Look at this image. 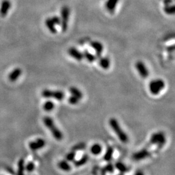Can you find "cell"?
Returning a JSON list of instances; mask_svg holds the SVG:
<instances>
[{
	"instance_id": "obj_35",
	"label": "cell",
	"mask_w": 175,
	"mask_h": 175,
	"mask_svg": "<svg viewBox=\"0 0 175 175\" xmlns=\"http://www.w3.org/2000/svg\"><path fill=\"white\" fill-rule=\"evenodd\" d=\"M118 175H124V173H121V172H120V174H118Z\"/></svg>"
},
{
	"instance_id": "obj_28",
	"label": "cell",
	"mask_w": 175,
	"mask_h": 175,
	"mask_svg": "<svg viewBox=\"0 0 175 175\" xmlns=\"http://www.w3.org/2000/svg\"><path fill=\"white\" fill-rule=\"evenodd\" d=\"M35 165L32 162H29L27 163V164L25 165V169L28 172H31L34 170Z\"/></svg>"
},
{
	"instance_id": "obj_31",
	"label": "cell",
	"mask_w": 175,
	"mask_h": 175,
	"mask_svg": "<svg viewBox=\"0 0 175 175\" xmlns=\"http://www.w3.org/2000/svg\"><path fill=\"white\" fill-rule=\"evenodd\" d=\"M53 22L56 25H60V16H53L51 17Z\"/></svg>"
},
{
	"instance_id": "obj_8",
	"label": "cell",
	"mask_w": 175,
	"mask_h": 175,
	"mask_svg": "<svg viewBox=\"0 0 175 175\" xmlns=\"http://www.w3.org/2000/svg\"><path fill=\"white\" fill-rule=\"evenodd\" d=\"M89 46L95 52V56L97 58L102 55V53L104 51V46L101 42L98 40H93L89 43Z\"/></svg>"
},
{
	"instance_id": "obj_2",
	"label": "cell",
	"mask_w": 175,
	"mask_h": 175,
	"mask_svg": "<svg viewBox=\"0 0 175 175\" xmlns=\"http://www.w3.org/2000/svg\"><path fill=\"white\" fill-rule=\"evenodd\" d=\"M43 122L45 126L49 129V131L51 132V134L53 135L54 138H55L56 140H62L63 138L62 132L56 126L53 119H52L51 117L45 116L43 119Z\"/></svg>"
},
{
	"instance_id": "obj_6",
	"label": "cell",
	"mask_w": 175,
	"mask_h": 175,
	"mask_svg": "<svg viewBox=\"0 0 175 175\" xmlns=\"http://www.w3.org/2000/svg\"><path fill=\"white\" fill-rule=\"evenodd\" d=\"M42 95L44 98H52L57 101H62L65 97V94L61 90H52L45 89L42 91Z\"/></svg>"
},
{
	"instance_id": "obj_24",
	"label": "cell",
	"mask_w": 175,
	"mask_h": 175,
	"mask_svg": "<svg viewBox=\"0 0 175 175\" xmlns=\"http://www.w3.org/2000/svg\"><path fill=\"white\" fill-rule=\"evenodd\" d=\"M55 108V104L51 101H48L45 102L43 105V108L46 112H51Z\"/></svg>"
},
{
	"instance_id": "obj_34",
	"label": "cell",
	"mask_w": 175,
	"mask_h": 175,
	"mask_svg": "<svg viewBox=\"0 0 175 175\" xmlns=\"http://www.w3.org/2000/svg\"><path fill=\"white\" fill-rule=\"evenodd\" d=\"M135 175H144V173L142 171H140V170H138V171L136 172Z\"/></svg>"
},
{
	"instance_id": "obj_27",
	"label": "cell",
	"mask_w": 175,
	"mask_h": 175,
	"mask_svg": "<svg viewBox=\"0 0 175 175\" xmlns=\"http://www.w3.org/2000/svg\"><path fill=\"white\" fill-rule=\"evenodd\" d=\"M76 152L75 151L72 150L70 151V152H68L67 154L66 155V160L68 161V162H73L75 159V156H76Z\"/></svg>"
},
{
	"instance_id": "obj_29",
	"label": "cell",
	"mask_w": 175,
	"mask_h": 175,
	"mask_svg": "<svg viewBox=\"0 0 175 175\" xmlns=\"http://www.w3.org/2000/svg\"><path fill=\"white\" fill-rule=\"evenodd\" d=\"M79 99H78L76 97L73 96L71 95V96H70V97L68 98V102H69L70 104L72 105H77L79 103Z\"/></svg>"
},
{
	"instance_id": "obj_20",
	"label": "cell",
	"mask_w": 175,
	"mask_h": 175,
	"mask_svg": "<svg viewBox=\"0 0 175 175\" xmlns=\"http://www.w3.org/2000/svg\"><path fill=\"white\" fill-rule=\"evenodd\" d=\"M88 160H89V156L88 154H84V156H82V158H80L79 160L75 161L74 162V165L77 167H81L82 165L86 164L88 162Z\"/></svg>"
},
{
	"instance_id": "obj_13",
	"label": "cell",
	"mask_w": 175,
	"mask_h": 175,
	"mask_svg": "<svg viewBox=\"0 0 175 175\" xmlns=\"http://www.w3.org/2000/svg\"><path fill=\"white\" fill-rule=\"evenodd\" d=\"M99 64L101 68L103 70H108L110 67L111 61L110 58L107 56H99Z\"/></svg>"
},
{
	"instance_id": "obj_5",
	"label": "cell",
	"mask_w": 175,
	"mask_h": 175,
	"mask_svg": "<svg viewBox=\"0 0 175 175\" xmlns=\"http://www.w3.org/2000/svg\"><path fill=\"white\" fill-rule=\"evenodd\" d=\"M60 26L62 31L65 32L68 28V23L70 21V9L68 6H63L60 9Z\"/></svg>"
},
{
	"instance_id": "obj_11",
	"label": "cell",
	"mask_w": 175,
	"mask_h": 175,
	"mask_svg": "<svg viewBox=\"0 0 175 175\" xmlns=\"http://www.w3.org/2000/svg\"><path fill=\"white\" fill-rule=\"evenodd\" d=\"M119 0H106L105 3L106 10L107 11L108 13L113 14L115 9H116L117 5L118 3H119Z\"/></svg>"
},
{
	"instance_id": "obj_1",
	"label": "cell",
	"mask_w": 175,
	"mask_h": 175,
	"mask_svg": "<svg viewBox=\"0 0 175 175\" xmlns=\"http://www.w3.org/2000/svg\"><path fill=\"white\" fill-rule=\"evenodd\" d=\"M166 143V137L163 132H158L154 133L151 136L150 140L147 145L145 147L150 151V147L152 146H157V147L161 148L165 145Z\"/></svg>"
},
{
	"instance_id": "obj_26",
	"label": "cell",
	"mask_w": 175,
	"mask_h": 175,
	"mask_svg": "<svg viewBox=\"0 0 175 175\" xmlns=\"http://www.w3.org/2000/svg\"><path fill=\"white\" fill-rule=\"evenodd\" d=\"M86 147V143L84 142H81L79 143H77L76 145H74L72 148V150L75 151V152H77V151L79 150H83Z\"/></svg>"
},
{
	"instance_id": "obj_23",
	"label": "cell",
	"mask_w": 175,
	"mask_h": 175,
	"mask_svg": "<svg viewBox=\"0 0 175 175\" xmlns=\"http://www.w3.org/2000/svg\"><path fill=\"white\" fill-rule=\"evenodd\" d=\"M18 175H24V171H25V162L23 158L18 161Z\"/></svg>"
},
{
	"instance_id": "obj_19",
	"label": "cell",
	"mask_w": 175,
	"mask_h": 175,
	"mask_svg": "<svg viewBox=\"0 0 175 175\" xmlns=\"http://www.w3.org/2000/svg\"><path fill=\"white\" fill-rule=\"evenodd\" d=\"M102 150H103L102 146H101L100 144L95 143L91 146L90 152L92 154L97 156L100 154L101 152H102Z\"/></svg>"
},
{
	"instance_id": "obj_4",
	"label": "cell",
	"mask_w": 175,
	"mask_h": 175,
	"mask_svg": "<svg viewBox=\"0 0 175 175\" xmlns=\"http://www.w3.org/2000/svg\"><path fill=\"white\" fill-rule=\"evenodd\" d=\"M165 86L164 80L162 79H156L151 80L148 84V89L150 93L154 95H158Z\"/></svg>"
},
{
	"instance_id": "obj_25",
	"label": "cell",
	"mask_w": 175,
	"mask_h": 175,
	"mask_svg": "<svg viewBox=\"0 0 175 175\" xmlns=\"http://www.w3.org/2000/svg\"><path fill=\"white\" fill-rule=\"evenodd\" d=\"M164 11L165 13L167 14V15H174L175 12L174 5L172 3L167 5H165Z\"/></svg>"
},
{
	"instance_id": "obj_7",
	"label": "cell",
	"mask_w": 175,
	"mask_h": 175,
	"mask_svg": "<svg viewBox=\"0 0 175 175\" xmlns=\"http://www.w3.org/2000/svg\"><path fill=\"white\" fill-rule=\"evenodd\" d=\"M135 68L139 75L143 78V79H146V78L148 77V75H149V71H148L146 64L143 61H137L135 64Z\"/></svg>"
},
{
	"instance_id": "obj_18",
	"label": "cell",
	"mask_w": 175,
	"mask_h": 175,
	"mask_svg": "<svg viewBox=\"0 0 175 175\" xmlns=\"http://www.w3.org/2000/svg\"><path fill=\"white\" fill-rule=\"evenodd\" d=\"M83 58L86 59L88 62L92 63L93 62H95L97 59V57L95 55H93L92 54L90 51H88V50H84L83 52Z\"/></svg>"
},
{
	"instance_id": "obj_17",
	"label": "cell",
	"mask_w": 175,
	"mask_h": 175,
	"mask_svg": "<svg viewBox=\"0 0 175 175\" xmlns=\"http://www.w3.org/2000/svg\"><path fill=\"white\" fill-rule=\"evenodd\" d=\"M69 91L71 95L76 97H77L78 99H82V97H83V93H82V92L80 91L79 88H77V87L75 86L70 87Z\"/></svg>"
},
{
	"instance_id": "obj_22",
	"label": "cell",
	"mask_w": 175,
	"mask_h": 175,
	"mask_svg": "<svg viewBox=\"0 0 175 175\" xmlns=\"http://www.w3.org/2000/svg\"><path fill=\"white\" fill-rule=\"evenodd\" d=\"M115 169H117L121 173H125V172L129 171V168L127 167V165L121 162H117L115 163Z\"/></svg>"
},
{
	"instance_id": "obj_15",
	"label": "cell",
	"mask_w": 175,
	"mask_h": 175,
	"mask_svg": "<svg viewBox=\"0 0 175 175\" xmlns=\"http://www.w3.org/2000/svg\"><path fill=\"white\" fill-rule=\"evenodd\" d=\"M45 25H46V27L48 28V29L50 32L53 33V34H55L57 32L56 29V25L54 23L51 18H48L45 20Z\"/></svg>"
},
{
	"instance_id": "obj_14",
	"label": "cell",
	"mask_w": 175,
	"mask_h": 175,
	"mask_svg": "<svg viewBox=\"0 0 175 175\" xmlns=\"http://www.w3.org/2000/svg\"><path fill=\"white\" fill-rule=\"evenodd\" d=\"M22 73V70L21 68H15L13 72H12L9 75V79L11 82H15L19 77H20V75Z\"/></svg>"
},
{
	"instance_id": "obj_9",
	"label": "cell",
	"mask_w": 175,
	"mask_h": 175,
	"mask_svg": "<svg viewBox=\"0 0 175 175\" xmlns=\"http://www.w3.org/2000/svg\"><path fill=\"white\" fill-rule=\"evenodd\" d=\"M68 53L71 57L77 61H81L83 59V53L75 47H70L68 49Z\"/></svg>"
},
{
	"instance_id": "obj_12",
	"label": "cell",
	"mask_w": 175,
	"mask_h": 175,
	"mask_svg": "<svg viewBox=\"0 0 175 175\" xmlns=\"http://www.w3.org/2000/svg\"><path fill=\"white\" fill-rule=\"evenodd\" d=\"M11 3L9 0H3L1 2V8H0V15L2 17H5L7 15L8 11L11 8Z\"/></svg>"
},
{
	"instance_id": "obj_21",
	"label": "cell",
	"mask_w": 175,
	"mask_h": 175,
	"mask_svg": "<svg viewBox=\"0 0 175 175\" xmlns=\"http://www.w3.org/2000/svg\"><path fill=\"white\" fill-rule=\"evenodd\" d=\"M113 155V148L112 146H108L106 150V152L104 155V160L106 162H110L112 160Z\"/></svg>"
},
{
	"instance_id": "obj_32",
	"label": "cell",
	"mask_w": 175,
	"mask_h": 175,
	"mask_svg": "<svg viewBox=\"0 0 175 175\" xmlns=\"http://www.w3.org/2000/svg\"><path fill=\"white\" fill-rule=\"evenodd\" d=\"M172 3V0H164V5H167L171 4Z\"/></svg>"
},
{
	"instance_id": "obj_10",
	"label": "cell",
	"mask_w": 175,
	"mask_h": 175,
	"mask_svg": "<svg viewBox=\"0 0 175 175\" xmlns=\"http://www.w3.org/2000/svg\"><path fill=\"white\" fill-rule=\"evenodd\" d=\"M46 145V141L44 139L38 138L36 140L32 141L29 143V147L33 151L38 150L44 148Z\"/></svg>"
},
{
	"instance_id": "obj_16",
	"label": "cell",
	"mask_w": 175,
	"mask_h": 175,
	"mask_svg": "<svg viewBox=\"0 0 175 175\" xmlns=\"http://www.w3.org/2000/svg\"><path fill=\"white\" fill-rule=\"evenodd\" d=\"M58 167H59V169L62 170L63 171L68 172L71 171L72 169V167L70 165L69 163H68V161L65 160H61L58 163Z\"/></svg>"
},
{
	"instance_id": "obj_33",
	"label": "cell",
	"mask_w": 175,
	"mask_h": 175,
	"mask_svg": "<svg viewBox=\"0 0 175 175\" xmlns=\"http://www.w3.org/2000/svg\"><path fill=\"white\" fill-rule=\"evenodd\" d=\"M106 173H107V172H106L105 168H104V167L101 168V170H100V174L101 175H106Z\"/></svg>"
},
{
	"instance_id": "obj_3",
	"label": "cell",
	"mask_w": 175,
	"mask_h": 175,
	"mask_svg": "<svg viewBox=\"0 0 175 175\" xmlns=\"http://www.w3.org/2000/svg\"><path fill=\"white\" fill-rule=\"evenodd\" d=\"M109 125L111 129L115 132V134H116L119 140L122 143H127L128 141H129V138H128L127 134L125 133V132L122 129L121 127L120 126L118 121L116 119H115V118H111L109 120Z\"/></svg>"
},
{
	"instance_id": "obj_30",
	"label": "cell",
	"mask_w": 175,
	"mask_h": 175,
	"mask_svg": "<svg viewBox=\"0 0 175 175\" xmlns=\"http://www.w3.org/2000/svg\"><path fill=\"white\" fill-rule=\"evenodd\" d=\"M104 168L108 173H112L114 171V166L112 164H108L105 167H104Z\"/></svg>"
}]
</instances>
